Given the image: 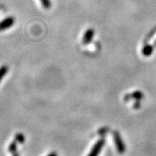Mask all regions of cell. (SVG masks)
I'll list each match as a JSON object with an SVG mask.
<instances>
[{"instance_id": "cell-1", "label": "cell", "mask_w": 156, "mask_h": 156, "mask_svg": "<svg viewBox=\"0 0 156 156\" xmlns=\"http://www.w3.org/2000/svg\"><path fill=\"white\" fill-rule=\"evenodd\" d=\"M113 139H114V141H115L117 152L119 154H123L126 150L125 145H124V143H123V140H122L120 134L117 131H115V132H113Z\"/></svg>"}, {"instance_id": "cell-2", "label": "cell", "mask_w": 156, "mask_h": 156, "mask_svg": "<svg viewBox=\"0 0 156 156\" xmlns=\"http://www.w3.org/2000/svg\"><path fill=\"white\" fill-rule=\"evenodd\" d=\"M105 139H101L96 143L94 146H93V149L91 150L90 153L88 156H98L100 152L102 150L103 147L105 146Z\"/></svg>"}, {"instance_id": "cell-3", "label": "cell", "mask_w": 156, "mask_h": 156, "mask_svg": "<svg viewBox=\"0 0 156 156\" xmlns=\"http://www.w3.org/2000/svg\"><path fill=\"white\" fill-rule=\"evenodd\" d=\"M15 24V19L13 17H7L0 22V31H3L11 27Z\"/></svg>"}, {"instance_id": "cell-4", "label": "cell", "mask_w": 156, "mask_h": 156, "mask_svg": "<svg viewBox=\"0 0 156 156\" xmlns=\"http://www.w3.org/2000/svg\"><path fill=\"white\" fill-rule=\"evenodd\" d=\"M93 36H94V30L92 28H89L86 30V32L84 33V37H83V44L84 45H88L91 42V41L93 40Z\"/></svg>"}, {"instance_id": "cell-5", "label": "cell", "mask_w": 156, "mask_h": 156, "mask_svg": "<svg viewBox=\"0 0 156 156\" xmlns=\"http://www.w3.org/2000/svg\"><path fill=\"white\" fill-rule=\"evenodd\" d=\"M143 54H144V56H147V57H148V56H150L151 54H152V52H153V47H152L151 45H145L144 47V49H143Z\"/></svg>"}, {"instance_id": "cell-6", "label": "cell", "mask_w": 156, "mask_h": 156, "mask_svg": "<svg viewBox=\"0 0 156 156\" xmlns=\"http://www.w3.org/2000/svg\"><path fill=\"white\" fill-rule=\"evenodd\" d=\"M8 72V67L6 66H2L0 67V83L2 81V78L6 76V74Z\"/></svg>"}, {"instance_id": "cell-7", "label": "cell", "mask_w": 156, "mask_h": 156, "mask_svg": "<svg viewBox=\"0 0 156 156\" xmlns=\"http://www.w3.org/2000/svg\"><path fill=\"white\" fill-rule=\"evenodd\" d=\"M15 141H16L17 143H20V144H23V143H24V141H25L24 136H23V134H21V133L17 134L16 136H15Z\"/></svg>"}, {"instance_id": "cell-8", "label": "cell", "mask_w": 156, "mask_h": 156, "mask_svg": "<svg viewBox=\"0 0 156 156\" xmlns=\"http://www.w3.org/2000/svg\"><path fill=\"white\" fill-rule=\"evenodd\" d=\"M17 142L16 141H14L13 143H11V144H10V146H9V151L10 152V153H12V154H14V153H15L16 152V150H17Z\"/></svg>"}, {"instance_id": "cell-9", "label": "cell", "mask_w": 156, "mask_h": 156, "mask_svg": "<svg viewBox=\"0 0 156 156\" xmlns=\"http://www.w3.org/2000/svg\"><path fill=\"white\" fill-rule=\"evenodd\" d=\"M41 2V5L44 8L49 9L51 7V1L50 0H40Z\"/></svg>"}, {"instance_id": "cell-10", "label": "cell", "mask_w": 156, "mask_h": 156, "mask_svg": "<svg viewBox=\"0 0 156 156\" xmlns=\"http://www.w3.org/2000/svg\"><path fill=\"white\" fill-rule=\"evenodd\" d=\"M132 97H133V98L138 100V101H140V100H141V99L144 97V95H143V93H142L141 92H135V93L132 95Z\"/></svg>"}, {"instance_id": "cell-11", "label": "cell", "mask_w": 156, "mask_h": 156, "mask_svg": "<svg viewBox=\"0 0 156 156\" xmlns=\"http://www.w3.org/2000/svg\"><path fill=\"white\" fill-rule=\"evenodd\" d=\"M47 156H58V154H57L56 152H52V153H50L49 154H48Z\"/></svg>"}, {"instance_id": "cell-12", "label": "cell", "mask_w": 156, "mask_h": 156, "mask_svg": "<svg viewBox=\"0 0 156 156\" xmlns=\"http://www.w3.org/2000/svg\"><path fill=\"white\" fill-rule=\"evenodd\" d=\"M13 156H19V153H17V152H15V153L13 154Z\"/></svg>"}]
</instances>
